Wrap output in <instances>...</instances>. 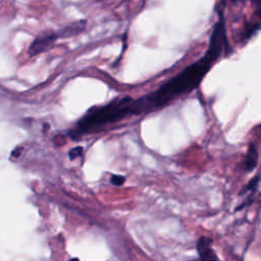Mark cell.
I'll list each match as a JSON object with an SVG mask.
<instances>
[{
    "label": "cell",
    "instance_id": "1",
    "mask_svg": "<svg viewBox=\"0 0 261 261\" xmlns=\"http://www.w3.org/2000/svg\"><path fill=\"white\" fill-rule=\"evenodd\" d=\"M227 46L226 24L221 17L214 26L210 44L206 54L191 66L183 70L179 75L172 78L154 93L146 94L138 100L132 101L130 114L148 113L168 105L174 99L194 90L200 84L212 65L221 57L224 47Z\"/></svg>",
    "mask_w": 261,
    "mask_h": 261
},
{
    "label": "cell",
    "instance_id": "2",
    "mask_svg": "<svg viewBox=\"0 0 261 261\" xmlns=\"http://www.w3.org/2000/svg\"><path fill=\"white\" fill-rule=\"evenodd\" d=\"M131 97H122L119 100L112 101L107 105L99 107L96 110L89 111L88 116L83 118L79 122L80 130H89L94 127H101L110 122H116L124 117L130 116L132 103Z\"/></svg>",
    "mask_w": 261,
    "mask_h": 261
},
{
    "label": "cell",
    "instance_id": "3",
    "mask_svg": "<svg viewBox=\"0 0 261 261\" xmlns=\"http://www.w3.org/2000/svg\"><path fill=\"white\" fill-rule=\"evenodd\" d=\"M58 39L59 37L57 32H51L48 34L38 36L33 41L32 44L30 45L28 49V55L30 57H33L40 53H43V52L47 51L53 46Z\"/></svg>",
    "mask_w": 261,
    "mask_h": 261
},
{
    "label": "cell",
    "instance_id": "4",
    "mask_svg": "<svg viewBox=\"0 0 261 261\" xmlns=\"http://www.w3.org/2000/svg\"><path fill=\"white\" fill-rule=\"evenodd\" d=\"M213 240L209 237L201 236L197 241V252L201 261H222L216 255L212 247Z\"/></svg>",
    "mask_w": 261,
    "mask_h": 261
},
{
    "label": "cell",
    "instance_id": "5",
    "mask_svg": "<svg viewBox=\"0 0 261 261\" xmlns=\"http://www.w3.org/2000/svg\"><path fill=\"white\" fill-rule=\"evenodd\" d=\"M87 25V22L85 19L78 20V22L70 24V26H67L62 29H59L56 31L59 39H64V38H70V37H74L80 33H82L83 31L85 30Z\"/></svg>",
    "mask_w": 261,
    "mask_h": 261
},
{
    "label": "cell",
    "instance_id": "6",
    "mask_svg": "<svg viewBox=\"0 0 261 261\" xmlns=\"http://www.w3.org/2000/svg\"><path fill=\"white\" fill-rule=\"evenodd\" d=\"M258 163V150L255 143H251L249 146V149L245 159V171L247 173H251L255 170Z\"/></svg>",
    "mask_w": 261,
    "mask_h": 261
},
{
    "label": "cell",
    "instance_id": "7",
    "mask_svg": "<svg viewBox=\"0 0 261 261\" xmlns=\"http://www.w3.org/2000/svg\"><path fill=\"white\" fill-rule=\"evenodd\" d=\"M259 181H260V176H259V174H257L255 177H253V179L243 188L242 191L240 192V196H243L244 194H247L248 192L251 193L253 191H257Z\"/></svg>",
    "mask_w": 261,
    "mask_h": 261
},
{
    "label": "cell",
    "instance_id": "8",
    "mask_svg": "<svg viewBox=\"0 0 261 261\" xmlns=\"http://www.w3.org/2000/svg\"><path fill=\"white\" fill-rule=\"evenodd\" d=\"M255 193H256V191L250 193V195H249V196H247L246 200H245V201H244V202H243L241 205L238 206V207H236V209H235V210H236V211H240V210L244 209L245 207L250 206V205H251V204H253V201H254V197H255Z\"/></svg>",
    "mask_w": 261,
    "mask_h": 261
},
{
    "label": "cell",
    "instance_id": "9",
    "mask_svg": "<svg viewBox=\"0 0 261 261\" xmlns=\"http://www.w3.org/2000/svg\"><path fill=\"white\" fill-rule=\"evenodd\" d=\"M83 151H84V149H83V147H81V146H78V147H75L72 148L69 151V157L70 160H74L78 157H81V156L83 155Z\"/></svg>",
    "mask_w": 261,
    "mask_h": 261
},
{
    "label": "cell",
    "instance_id": "10",
    "mask_svg": "<svg viewBox=\"0 0 261 261\" xmlns=\"http://www.w3.org/2000/svg\"><path fill=\"white\" fill-rule=\"evenodd\" d=\"M124 182H126V177L121 174H112L110 176V183L114 186L120 187L122 186Z\"/></svg>",
    "mask_w": 261,
    "mask_h": 261
},
{
    "label": "cell",
    "instance_id": "11",
    "mask_svg": "<svg viewBox=\"0 0 261 261\" xmlns=\"http://www.w3.org/2000/svg\"><path fill=\"white\" fill-rule=\"evenodd\" d=\"M20 150H22V148H17V149H16L12 154H13L14 156H16V157H17L18 154H19V152H20Z\"/></svg>",
    "mask_w": 261,
    "mask_h": 261
},
{
    "label": "cell",
    "instance_id": "12",
    "mask_svg": "<svg viewBox=\"0 0 261 261\" xmlns=\"http://www.w3.org/2000/svg\"><path fill=\"white\" fill-rule=\"evenodd\" d=\"M70 261H79V259H78V258H75V259H74V258H72V259H70Z\"/></svg>",
    "mask_w": 261,
    "mask_h": 261
}]
</instances>
